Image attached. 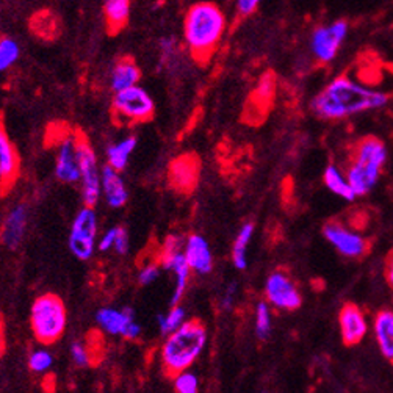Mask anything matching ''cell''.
<instances>
[{"label": "cell", "mask_w": 393, "mask_h": 393, "mask_svg": "<svg viewBox=\"0 0 393 393\" xmlns=\"http://www.w3.org/2000/svg\"><path fill=\"white\" fill-rule=\"evenodd\" d=\"M137 147V138L135 137H127L117 143L112 145L107 149V164L115 168L116 171H124L127 168L130 155L133 154Z\"/></svg>", "instance_id": "484cf974"}, {"label": "cell", "mask_w": 393, "mask_h": 393, "mask_svg": "<svg viewBox=\"0 0 393 393\" xmlns=\"http://www.w3.org/2000/svg\"><path fill=\"white\" fill-rule=\"evenodd\" d=\"M5 350V329H4V321L0 318V356Z\"/></svg>", "instance_id": "b9f144b4"}, {"label": "cell", "mask_w": 393, "mask_h": 393, "mask_svg": "<svg viewBox=\"0 0 393 393\" xmlns=\"http://www.w3.org/2000/svg\"><path fill=\"white\" fill-rule=\"evenodd\" d=\"M27 219V209L23 206H16L8 211L2 226H0V243L10 249L18 248L26 235Z\"/></svg>", "instance_id": "e0dca14e"}, {"label": "cell", "mask_w": 393, "mask_h": 393, "mask_svg": "<svg viewBox=\"0 0 393 393\" xmlns=\"http://www.w3.org/2000/svg\"><path fill=\"white\" fill-rule=\"evenodd\" d=\"M112 112L116 122L140 124L151 121L155 115V104L145 88L133 85L127 90L115 93Z\"/></svg>", "instance_id": "5b68a950"}, {"label": "cell", "mask_w": 393, "mask_h": 393, "mask_svg": "<svg viewBox=\"0 0 393 393\" xmlns=\"http://www.w3.org/2000/svg\"><path fill=\"white\" fill-rule=\"evenodd\" d=\"M207 345V329L199 320L185 321L174 332L168 334L162 345L160 360L169 378L188 370L199 359Z\"/></svg>", "instance_id": "3957f363"}, {"label": "cell", "mask_w": 393, "mask_h": 393, "mask_svg": "<svg viewBox=\"0 0 393 393\" xmlns=\"http://www.w3.org/2000/svg\"><path fill=\"white\" fill-rule=\"evenodd\" d=\"M229 27L223 8L210 0L196 2L184 18V41L188 52L201 66L209 65Z\"/></svg>", "instance_id": "7a4b0ae2"}, {"label": "cell", "mask_w": 393, "mask_h": 393, "mask_svg": "<svg viewBox=\"0 0 393 393\" xmlns=\"http://www.w3.org/2000/svg\"><path fill=\"white\" fill-rule=\"evenodd\" d=\"M386 278L389 285L393 288V251L389 254L387 261H386Z\"/></svg>", "instance_id": "60d3db41"}, {"label": "cell", "mask_w": 393, "mask_h": 393, "mask_svg": "<svg viewBox=\"0 0 393 393\" xmlns=\"http://www.w3.org/2000/svg\"><path fill=\"white\" fill-rule=\"evenodd\" d=\"M30 326L41 345L58 342L68 326V310L61 298L53 293L38 296L30 309Z\"/></svg>", "instance_id": "277c9868"}, {"label": "cell", "mask_w": 393, "mask_h": 393, "mask_svg": "<svg viewBox=\"0 0 393 393\" xmlns=\"http://www.w3.org/2000/svg\"><path fill=\"white\" fill-rule=\"evenodd\" d=\"M160 266L159 263H146L138 273V282L141 285H149L159 279L160 276Z\"/></svg>", "instance_id": "8d00e7d4"}, {"label": "cell", "mask_w": 393, "mask_h": 393, "mask_svg": "<svg viewBox=\"0 0 393 393\" xmlns=\"http://www.w3.org/2000/svg\"><path fill=\"white\" fill-rule=\"evenodd\" d=\"M201 162L198 155L182 154L171 162L168 168V184L172 190L190 194L199 182Z\"/></svg>", "instance_id": "7c38bea8"}, {"label": "cell", "mask_w": 393, "mask_h": 393, "mask_svg": "<svg viewBox=\"0 0 393 393\" xmlns=\"http://www.w3.org/2000/svg\"><path fill=\"white\" fill-rule=\"evenodd\" d=\"M116 234H117V227H112V229H108L105 234H102V237L98 240V249L102 251V253L113 249Z\"/></svg>", "instance_id": "74e56055"}, {"label": "cell", "mask_w": 393, "mask_h": 393, "mask_svg": "<svg viewBox=\"0 0 393 393\" xmlns=\"http://www.w3.org/2000/svg\"><path fill=\"white\" fill-rule=\"evenodd\" d=\"M157 321H159L160 332L164 334V335H168L171 332H174L179 326H182L187 321L185 309L180 304L171 305V309L168 310V313H164V315H159Z\"/></svg>", "instance_id": "f546056e"}, {"label": "cell", "mask_w": 393, "mask_h": 393, "mask_svg": "<svg viewBox=\"0 0 393 393\" xmlns=\"http://www.w3.org/2000/svg\"><path fill=\"white\" fill-rule=\"evenodd\" d=\"M271 332V312L268 305L261 303L256 309V334L261 340H266Z\"/></svg>", "instance_id": "d6a6232c"}, {"label": "cell", "mask_w": 393, "mask_h": 393, "mask_svg": "<svg viewBox=\"0 0 393 393\" xmlns=\"http://www.w3.org/2000/svg\"><path fill=\"white\" fill-rule=\"evenodd\" d=\"M265 296L271 305L282 310H296L303 304V296L295 281L281 270L274 271L266 279Z\"/></svg>", "instance_id": "30bf717a"}, {"label": "cell", "mask_w": 393, "mask_h": 393, "mask_svg": "<svg viewBox=\"0 0 393 393\" xmlns=\"http://www.w3.org/2000/svg\"><path fill=\"white\" fill-rule=\"evenodd\" d=\"M323 234L326 240L345 257L360 258L370 253V241L357 231H352L339 221H329L323 227Z\"/></svg>", "instance_id": "8fae6325"}, {"label": "cell", "mask_w": 393, "mask_h": 393, "mask_svg": "<svg viewBox=\"0 0 393 393\" xmlns=\"http://www.w3.org/2000/svg\"><path fill=\"white\" fill-rule=\"evenodd\" d=\"M52 365H53V356L51 355V351L41 348L30 352L28 368L33 373L44 374L51 370Z\"/></svg>", "instance_id": "1f68e13d"}, {"label": "cell", "mask_w": 393, "mask_h": 393, "mask_svg": "<svg viewBox=\"0 0 393 393\" xmlns=\"http://www.w3.org/2000/svg\"><path fill=\"white\" fill-rule=\"evenodd\" d=\"M96 321L104 332L122 337L132 321H135V317H133V310L130 308H102L96 313Z\"/></svg>", "instance_id": "ffe728a7"}, {"label": "cell", "mask_w": 393, "mask_h": 393, "mask_svg": "<svg viewBox=\"0 0 393 393\" xmlns=\"http://www.w3.org/2000/svg\"><path fill=\"white\" fill-rule=\"evenodd\" d=\"M98 215L94 207L85 206L77 211L70 226L68 245L78 261H90L98 248Z\"/></svg>", "instance_id": "52a82bcc"}, {"label": "cell", "mask_w": 393, "mask_h": 393, "mask_svg": "<svg viewBox=\"0 0 393 393\" xmlns=\"http://www.w3.org/2000/svg\"><path fill=\"white\" fill-rule=\"evenodd\" d=\"M373 331L382 356L393 364V312L381 310L374 317Z\"/></svg>", "instance_id": "603a6c76"}, {"label": "cell", "mask_w": 393, "mask_h": 393, "mask_svg": "<svg viewBox=\"0 0 393 393\" xmlns=\"http://www.w3.org/2000/svg\"><path fill=\"white\" fill-rule=\"evenodd\" d=\"M77 154L80 163V182H82V199L85 206L96 207L102 196V169L99 168L98 157L82 132H75Z\"/></svg>", "instance_id": "8992f818"}, {"label": "cell", "mask_w": 393, "mask_h": 393, "mask_svg": "<svg viewBox=\"0 0 393 393\" xmlns=\"http://www.w3.org/2000/svg\"><path fill=\"white\" fill-rule=\"evenodd\" d=\"M381 169L382 168L376 167V164L352 159L347 171V179L355 194L365 196L368 192H372V188L376 185L381 176Z\"/></svg>", "instance_id": "ac0fdd59"}, {"label": "cell", "mask_w": 393, "mask_h": 393, "mask_svg": "<svg viewBox=\"0 0 393 393\" xmlns=\"http://www.w3.org/2000/svg\"><path fill=\"white\" fill-rule=\"evenodd\" d=\"M339 325L342 340L347 347H355L367 335L368 326L362 309L356 304H345L339 313Z\"/></svg>", "instance_id": "9a60e30c"}, {"label": "cell", "mask_w": 393, "mask_h": 393, "mask_svg": "<svg viewBox=\"0 0 393 393\" xmlns=\"http://www.w3.org/2000/svg\"><path fill=\"white\" fill-rule=\"evenodd\" d=\"M70 357H73L77 367H90L94 359L88 343L83 342H74L70 345Z\"/></svg>", "instance_id": "e575fe53"}, {"label": "cell", "mask_w": 393, "mask_h": 393, "mask_svg": "<svg viewBox=\"0 0 393 393\" xmlns=\"http://www.w3.org/2000/svg\"><path fill=\"white\" fill-rule=\"evenodd\" d=\"M55 176L63 184H77L80 180L75 132H68L66 137L58 143L57 159H55Z\"/></svg>", "instance_id": "4fadbf2b"}, {"label": "cell", "mask_w": 393, "mask_h": 393, "mask_svg": "<svg viewBox=\"0 0 393 393\" xmlns=\"http://www.w3.org/2000/svg\"><path fill=\"white\" fill-rule=\"evenodd\" d=\"M180 245H182V240L179 237H174V235H172V237H168L167 241H164L159 257L162 268L172 271L176 276V287H174V292H172L171 305L180 304V301H182L188 287V281H190V273H192L190 265L187 262L184 251L180 249L182 248Z\"/></svg>", "instance_id": "ba28073f"}, {"label": "cell", "mask_w": 393, "mask_h": 393, "mask_svg": "<svg viewBox=\"0 0 393 393\" xmlns=\"http://www.w3.org/2000/svg\"><path fill=\"white\" fill-rule=\"evenodd\" d=\"M117 254H127L129 251V234L124 227H117L116 240H115V248Z\"/></svg>", "instance_id": "f35d334b"}, {"label": "cell", "mask_w": 393, "mask_h": 393, "mask_svg": "<svg viewBox=\"0 0 393 393\" xmlns=\"http://www.w3.org/2000/svg\"><path fill=\"white\" fill-rule=\"evenodd\" d=\"M235 298H237V285L231 284L229 287H227V290H226L223 298H221V308L224 310H231L234 308Z\"/></svg>", "instance_id": "ab89813d"}, {"label": "cell", "mask_w": 393, "mask_h": 393, "mask_svg": "<svg viewBox=\"0 0 393 393\" xmlns=\"http://www.w3.org/2000/svg\"><path fill=\"white\" fill-rule=\"evenodd\" d=\"M261 2L262 0H235V14L239 19H246L258 10Z\"/></svg>", "instance_id": "d590c367"}, {"label": "cell", "mask_w": 393, "mask_h": 393, "mask_svg": "<svg viewBox=\"0 0 393 393\" xmlns=\"http://www.w3.org/2000/svg\"><path fill=\"white\" fill-rule=\"evenodd\" d=\"M352 159L365 162V163H372V164H376V167L382 168L384 163L387 160L386 146H384L382 141L378 138L367 137L364 140H360L356 145Z\"/></svg>", "instance_id": "cb8c5ba5"}, {"label": "cell", "mask_w": 393, "mask_h": 393, "mask_svg": "<svg viewBox=\"0 0 393 393\" xmlns=\"http://www.w3.org/2000/svg\"><path fill=\"white\" fill-rule=\"evenodd\" d=\"M132 0H104V18L110 35L120 33L130 19Z\"/></svg>", "instance_id": "7402d4cb"}, {"label": "cell", "mask_w": 393, "mask_h": 393, "mask_svg": "<svg viewBox=\"0 0 393 393\" xmlns=\"http://www.w3.org/2000/svg\"><path fill=\"white\" fill-rule=\"evenodd\" d=\"M141 78V70L133 58L124 57L116 61L110 75V86L115 93L127 90L133 85H138Z\"/></svg>", "instance_id": "44dd1931"}, {"label": "cell", "mask_w": 393, "mask_h": 393, "mask_svg": "<svg viewBox=\"0 0 393 393\" xmlns=\"http://www.w3.org/2000/svg\"><path fill=\"white\" fill-rule=\"evenodd\" d=\"M21 57V47L11 38L0 39V73L10 69Z\"/></svg>", "instance_id": "4dcf8cb0"}, {"label": "cell", "mask_w": 393, "mask_h": 393, "mask_svg": "<svg viewBox=\"0 0 393 393\" xmlns=\"http://www.w3.org/2000/svg\"><path fill=\"white\" fill-rule=\"evenodd\" d=\"M172 382H174V389L179 393H196L199 390L198 376L190 372V368L172 376Z\"/></svg>", "instance_id": "836d02e7"}, {"label": "cell", "mask_w": 393, "mask_h": 393, "mask_svg": "<svg viewBox=\"0 0 393 393\" xmlns=\"http://www.w3.org/2000/svg\"><path fill=\"white\" fill-rule=\"evenodd\" d=\"M350 26L347 21L339 19L334 21L328 26H320L312 33L310 47L315 57L320 63L332 61L337 53H339L340 47L345 39H347Z\"/></svg>", "instance_id": "9c48e42d"}, {"label": "cell", "mask_w": 393, "mask_h": 393, "mask_svg": "<svg viewBox=\"0 0 393 393\" xmlns=\"http://www.w3.org/2000/svg\"><path fill=\"white\" fill-rule=\"evenodd\" d=\"M253 234H254L253 223L243 224V227L237 235V239H235V241H234L232 262L239 270H246V266H248V246H249L251 239H253Z\"/></svg>", "instance_id": "f1b7e54d"}, {"label": "cell", "mask_w": 393, "mask_h": 393, "mask_svg": "<svg viewBox=\"0 0 393 393\" xmlns=\"http://www.w3.org/2000/svg\"><path fill=\"white\" fill-rule=\"evenodd\" d=\"M184 254L192 271L207 274L214 268V256L207 240L198 234H192L184 243Z\"/></svg>", "instance_id": "2e32d148"}, {"label": "cell", "mask_w": 393, "mask_h": 393, "mask_svg": "<svg viewBox=\"0 0 393 393\" xmlns=\"http://www.w3.org/2000/svg\"><path fill=\"white\" fill-rule=\"evenodd\" d=\"M21 159L11 138L0 121V198L11 190L19 177Z\"/></svg>", "instance_id": "5bb4252c"}, {"label": "cell", "mask_w": 393, "mask_h": 393, "mask_svg": "<svg viewBox=\"0 0 393 393\" xmlns=\"http://www.w3.org/2000/svg\"><path fill=\"white\" fill-rule=\"evenodd\" d=\"M30 28L43 39H55L60 35V19L52 11H39L30 21Z\"/></svg>", "instance_id": "4316f807"}, {"label": "cell", "mask_w": 393, "mask_h": 393, "mask_svg": "<svg viewBox=\"0 0 393 393\" xmlns=\"http://www.w3.org/2000/svg\"><path fill=\"white\" fill-rule=\"evenodd\" d=\"M274 91H276V78H274L271 73H266L258 80L253 96H251V105H253V108H248V113L262 112V115H265L274 99Z\"/></svg>", "instance_id": "d4e9b609"}, {"label": "cell", "mask_w": 393, "mask_h": 393, "mask_svg": "<svg viewBox=\"0 0 393 393\" xmlns=\"http://www.w3.org/2000/svg\"><path fill=\"white\" fill-rule=\"evenodd\" d=\"M100 185H102V196H104V199L110 207L121 209L127 204L129 192L121 177V172L110 167V164L102 168Z\"/></svg>", "instance_id": "d6986e66"}, {"label": "cell", "mask_w": 393, "mask_h": 393, "mask_svg": "<svg viewBox=\"0 0 393 393\" xmlns=\"http://www.w3.org/2000/svg\"><path fill=\"white\" fill-rule=\"evenodd\" d=\"M389 91L368 86L348 74L335 77L312 102L313 113L321 120L337 121L387 104Z\"/></svg>", "instance_id": "6da1fadb"}, {"label": "cell", "mask_w": 393, "mask_h": 393, "mask_svg": "<svg viewBox=\"0 0 393 393\" xmlns=\"http://www.w3.org/2000/svg\"><path fill=\"white\" fill-rule=\"evenodd\" d=\"M323 179H325L326 187L334 194L340 196V198L347 199V201H352L356 198V194H355V192H352V188L347 179V174H342L340 169L334 167V164H329V167L326 168Z\"/></svg>", "instance_id": "83f0119b"}]
</instances>
